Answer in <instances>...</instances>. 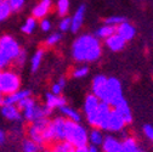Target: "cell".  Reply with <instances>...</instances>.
<instances>
[{"mask_svg":"<svg viewBox=\"0 0 153 152\" xmlns=\"http://www.w3.org/2000/svg\"><path fill=\"white\" fill-rule=\"evenodd\" d=\"M12 9L9 4V0H0V22L5 21L11 15Z\"/></svg>","mask_w":153,"mask_h":152,"instance_id":"25","label":"cell"},{"mask_svg":"<svg viewBox=\"0 0 153 152\" xmlns=\"http://www.w3.org/2000/svg\"><path fill=\"white\" fill-rule=\"evenodd\" d=\"M44 57V50L43 49H39L34 55L30 60V67H32V72H36L38 68L40 67V63H42V60Z\"/></svg>","mask_w":153,"mask_h":152,"instance_id":"26","label":"cell"},{"mask_svg":"<svg viewBox=\"0 0 153 152\" xmlns=\"http://www.w3.org/2000/svg\"><path fill=\"white\" fill-rule=\"evenodd\" d=\"M71 26H72V18H69V17H65L63 20L60 22L59 28H60L62 32H66V31L71 29Z\"/></svg>","mask_w":153,"mask_h":152,"instance_id":"34","label":"cell"},{"mask_svg":"<svg viewBox=\"0 0 153 152\" xmlns=\"http://www.w3.org/2000/svg\"><path fill=\"white\" fill-rule=\"evenodd\" d=\"M40 28H42L44 32L50 31V29H51V23H50V21H49V20H42V22H40Z\"/></svg>","mask_w":153,"mask_h":152,"instance_id":"38","label":"cell"},{"mask_svg":"<svg viewBox=\"0 0 153 152\" xmlns=\"http://www.w3.org/2000/svg\"><path fill=\"white\" fill-rule=\"evenodd\" d=\"M135 152H145V151H142L141 148H139V150H137V151H135Z\"/></svg>","mask_w":153,"mask_h":152,"instance_id":"46","label":"cell"},{"mask_svg":"<svg viewBox=\"0 0 153 152\" xmlns=\"http://www.w3.org/2000/svg\"><path fill=\"white\" fill-rule=\"evenodd\" d=\"M123 99H124V96H123L122 83L117 78H113V77L108 78L107 89H106V94H105V98H103L102 102H106V104L111 105L112 107H114Z\"/></svg>","mask_w":153,"mask_h":152,"instance_id":"3","label":"cell"},{"mask_svg":"<svg viewBox=\"0 0 153 152\" xmlns=\"http://www.w3.org/2000/svg\"><path fill=\"white\" fill-rule=\"evenodd\" d=\"M29 96H30L29 90H18L13 94L6 95L4 100V105H18L23 99L29 98Z\"/></svg>","mask_w":153,"mask_h":152,"instance_id":"13","label":"cell"},{"mask_svg":"<svg viewBox=\"0 0 153 152\" xmlns=\"http://www.w3.org/2000/svg\"><path fill=\"white\" fill-rule=\"evenodd\" d=\"M26 59H27V54H26V51H25V50H21L20 55L17 56V59L15 60V62H16V65H17L18 67H22V66L25 65V62H26Z\"/></svg>","mask_w":153,"mask_h":152,"instance_id":"36","label":"cell"},{"mask_svg":"<svg viewBox=\"0 0 153 152\" xmlns=\"http://www.w3.org/2000/svg\"><path fill=\"white\" fill-rule=\"evenodd\" d=\"M0 49H1V51L6 55V57L10 61H15L22 50L18 43L10 35L0 37Z\"/></svg>","mask_w":153,"mask_h":152,"instance_id":"6","label":"cell"},{"mask_svg":"<svg viewBox=\"0 0 153 152\" xmlns=\"http://www.w3.org/2000/svg\"><path fill=\"white\" fill-rule=\"evenodd\" d=\"M74 147L88 146L89 142V133L86 129L79 124V122H74L66 119V139Z\"/></svg>","mask_w":153,"mask_h":152,"instance_id":"2","label":"cell"},{"mask_svg":"<svg viewBox=\"0 0 153 152\" xmlns=\"http://www.w3.org/2000/svg\"><path fill=\"white\" fill-rule=\"evenodd\" d=\"M122 145H123V152H135L140 148L136 139L132 136H125L124 140L122 141Z\"/></svg>","mask_w":153,"mask_h":152,"instance_id":"23","label":"cell"},{"mask_svg":"<svg viewBox=\"0 0 153 152\" xmlns=\"http://www.w3.org/2000/svg\"><path fill=\"white\" fill-rule=\"evenodd\" d=\"M137 1H143V0H137Z\"/></svg>","mask_w":153,"mask_h":152,"instance_id":"48","label":"cell"},{"mask_svg":"<svg viewBox=\"0 0 153 152\" xmlns=\"http://www.w3.org/2000/svg\"><path fill=\"white\" fill-rule=\"evenodd\" d=\"M125 43H126V42L123 39V38H122L118 33H114V34L111 35L109 38L105 39L106 46H107L111 51H114V52H118V51L123 50L124 46H125Z\"/></svg>","mask_w":153,"mask_h":152,"instance_id":"12","label":"cell"},{"mask_svg":"<svg viewBox=\"0 0 153 152\" xmlns=\"http://www.w3.org/2000/svg\"><path fill=\"white\" fill-rule=\"evenodd\" d=\"M88 150H89V152H100L99 147H97V146H95V145H90V146H88Z\"/></svg>","mask_w":153,"mask_h":152,"instance_id":"40","label":"cell"},{"mask_svg":"<svg viewBox=\"0 0 153 152\" xmlns=\"http://www.w3.org/2000/svg\"><path fill=\"white\" fill-rule=\"evenodd\" d=\"M75 152H89L88 146H83V147H75Z\"/></svg>","mask_w":153,"mask_h":152,"instance_id":"41","label":"cell"},{"mask_svg":"<svg viewBox=\"0 0 153 152\" xmlns=\"http://www.w3.org/2000/svg\"><path fill=\"white\" fill-rule=\"evenodd\" d=\"M52 152H75V147L67 140L56 141L51 148Z\"/></svg>","mask_w":153,"mask_h":152,"instance_id":"22","label":"cell"},{"mask_svg":"<svg viewBox=\"0 0 153 152\" xmlns=\"http://www.w3.org/2000/svg\"><path fill=\"white\" fill-rule=\"evenodd\" d=\"M43 152H52V151H51V150H44Z\"/></svg>","mask_w":153,"mask_h":152,"instance_id":"45","label":"cell"},{"mask_svg":"<svg viewBox=\"0 0 153 152\" xmlns=\"http://www.w3.org/2000/svg\"><path fill=\"white\" fill-rule=\"evenodd\" d=\"M88 73H89V68L86 66H80V67H76L72 74L74 78H84L85 75H88Z\"/></svg>","mask_w":153,"mask_h":152,"instance_id":"31","label":"cell"},{"mask_svg":"<svg viewBox=\"0 0 153 152\" xmlns=\"http://www.w3.org/2000/svg\"><path fill=\"white\" fill-rule=\"evenodd\" d=\"M102 46L96 35L84 34L79 37L72 46L73 59L78 62H95L101 57Z\"/></svg>","mask_w":153,"mask_h":152,"instance_id":"1","label":"cell"},{"mask_svg":"<svg viewBox=\"0 0 153 152\" xmlns=\"http://www.w3.org/2000/svg\"><path fill=\"white\" fill-rule=\"evenodd\" d=\"M46 106L50 107L51 110L53 108H62L63 106H66V99L63 96H61V95H55V94H46Z\"/></svg>","mask_w":153,"mask_h":152,"instance_id":"18","label":"cell"},{"mask_svg":"<svg viewBox=\"0 0 153 152\" xmlns=\"http://www.w3.org/2000/svg\"><path fill=\"white\" fill-rule=\"evenodd\" d=\"M0 86H1V92L5 95L18 91L21 86L18 74L13 71H0Z\"/></svg>","mask_w":153,"mask_h":152,"instance_id":"4","label":"cell"},{"mask_svg":"<svg viewBox=\"0 0 153 152\" xmlns=\"http://www.w3.org/2000/svg\"><path fill=\"white\" fill-rule=\"evenodd\" d=\"M61 112L62 115L67 118V119H71V121H74V122H80L82 117H80V113L78 111H75L74 108L72 107H68V106H63L61 108Z\"/></svg>","mask_w":153,"mask_h":152,"instance_id":"24","label":"cell"},{"mask_svg":"<svg viewBox=\"0 0 153 152\" xmlns=\"http://www.w3.org/2000/svg\"><path fill=\"white\" fill-rule=\"evenodd\" d=\"M102 152H123L122 141L112 135L105 136L102 144Z\"/></svg>","mask_w":153,"mask_h":152,"instance_id":"11","label":"cell"},{"mask_svg":"<svg viewBox=\"0 0 153 152\" xmlns=\"http://www.w3.org/2000/svg\"><path fill=\"white\" fill-rule=\"evenodd\" d=\"M4 100H5V98H3L1 94H0V106H4Z\"/></svg>","mask_w":153,"mask_h":152,"instance_id":"44","label":"cell"},{"mask_svg":"<svg viewBox=\"0 0 153 152\" xmlns=\"http://www.w3.org/2000/svg\"><path fill=\"white\" fill-rule=\"evenodd\" d=\"M125 21V18L122 16H111L107 17L105 20V25H109V26H114V27H118L120 23H123Z\"/></svg>","mask_w":153,"mask_h":152,"instance_id":"30","label":"cell"},{"mask_svg":"<svg viewBox=\"0 0 153 152\" xmlns=\"http://www.w3.org/2000/svg\"><path fill=\"white\" fill-rule=\"evenodd\" d=\"M107 82H108V78L102 74L96 75V77L92 79V94L96 95L101 101L105 98L106 89H107Z\"/></svg>","mask_w":153,"mask_h":152,"instance_id":"9","label":"cell"},{"mask_svg":"<svg viewBox=\"0 0 153 152\" xmlns=\"http://www.w3.org/2000/svg\"><path fill=\"white\" fill-rule=\"evenodd\" d=\"M143 135L149 140V141H152L153 142V127L151 125V124H146V125H143Z\"/></svg>","mask_w":153,"mask_h":152,"instance_id":"35","label":"cell"},{"mask_svg":"<svg viewBox=\"0 0 153 152\" xmlns=\"http://www.w3.org/2000/svg\"><path fill=\"white\" fill-rule=\"evenodd\" d=\"M4 141H5V134H4L3 130H0V144L4 142Z\"/></svg>","mask_w":153,"mask_h":152,"instance_id":"42","label":"cell"},{"mask_svg":"<svg viewBox=\"0 0 153 152\" xmlns=\"http://www.w3.org/2000/svg\"><path fill=\"white\" fill-rule=\"evenodd\" d=\"M49 122H50V119H48V118H43V119H39V121L32 122L30 127L28 128V136H29V139L33 140L36 144L43 145L44 144V136H43L44 129L46 128Z\"/></svg>","mask_w":153,"mask_h":152,"instance_id":"7","label":"cell"},{"mask_svg":"<svg viewBox=\"0 0 153 152\" xmlns=\"http://www.w3.org/2000/svg\"><path fill=\"white\" fill-rule=\"evenodd\" d=\"M35 20H36L35 17H29V18H27L26 22H25V25H23L22 28H21L22 32L26 33V34H30V33L35 29V26H36Z\"/></svg>","mask_w":153,"mask_h":152,"instance_id":"27","label":"cell"},{"mask_svg":"<svg viewBox=\"0 0 153 152\" xmlns=\"http://www.w3.org/2000/svg\"><path fill=\"white\" fill-rule=\"evenodd\" d=\"M1 115L9 121H20L21 110L15 105H4L1 108Z\"/></svg>","mask_w":153,"mask_h":152,"instance_id":"17","label":"cell"},{"mask_svg":"<svg viewBox=\"0 0 153 152\" xmlns=\"http://www.w3.org/2000/svg\"><path fill=\"white\" fill-rule=\"evenodd\" d=\"M100 104H101V100L94 94H89L85 98V102H84L85 117L88 123L92 128H96V124H97V113H99Z\"/></svg>","mask_w":153,"mask_h":152,"instance_id":"5","label":"cell"},{"mask_svg":"<svg viewBox=\"0 0 153 152\" xmlns=\"http://www.w3.org/2000/svg\"><path fill=\"white\" fill-rule=\"evenodd\" d=\"M62 89H63V88H62L59 83H56V84H53V85H52V88H51V92H52V94H55V95H61Z\"/></svg>","mask_w":153,"mask_h":152,"instance_id":"39","label":"cell"},{"mask_svg":"<svg viewBox=\"0 0 153 152\" xmlns=\"http://www.w3.org/2000/svg\"><path fill=\"white\" fill-rule=\"evenodd\" d=\"M10 62H11V61L6 57V55L1 51V49H0V71L4 69L5 67H7Z\"/></svg>","mask_w":153,"mask_h":152,"instance_id":"37","label":"cell"},{"mask_svg":"<svg viewBox=\"0 0 153 152\" xmlns=\"http://www.w3.org/2000/svg\"><path fill=\"white\" fill-rule=\"evenodd\" d=\"M51 5H52L51 0H42V1H39L33 9V17L44 18L51 10Z\"/></svg>","mask_w":153,"mask_h":152,"instance_id":"15","label":"cell"},{"mask_svg":"<svg viewBox=\"0 0 153 152\" xmlns=\"http://www.w3.org/2000/svg\"><path fill=\"white\" fill-rule=\"evenodd\" d=\"M26 0H9V4L12 9V11H20L23 5H25Z\"/></svg>","mask_w":153,"mask_h":152,"instance_id":"33","label":"cell"},{"mask_svg":"<svg viewBox=\"0 0 153 152\" xmlns=\"http://www.w3.org/2000/svg\"><path fill=\"white\" fill-rule=\"evenodd\" d=\"M126 125V122L124 119V117L120 115V113L112 108V112H111V116H109V121H108V128L107 130L109 131H113V133H119L122 131Z\"/></svg>","mask_w":153,"mask_h":152,"instance_id":"8","label":"cell"},{"mask_svg":"<svg viewBox=\"0 0 153 152\" xmlns=\"http://www.w3.org/2000/svg\"><path fill=\"white\" fill-rule=\"evenodd\" d=\"M69 9V1L68 0H59L57 1V13L60 16H66Z\"/></svg>","mask_w":153,"mask_h":152,"instance_id":"29","label":"cell"},{"mask_svg":"<svg viewBox=\"0 0 153 152\" xmlns=\"http://www.w3.org/2000/svg\"><path fill=\"white\" fill-rule=\"evenodd\" d=\"M84 16H85V6L82 5L78 7V10L75 11V13L72 17V26H71V31L72 32H78L84 22Z\"/></svg>","mask_w":153,"mask_h":152,"instance_id":"16","label":"cell"},{"mask_svg":"<svg viewBox=\"0 0 153 152\" xmlns=\"http://www.w3.org/2000/svg\"><path fill=\"white\" fill-rule=\"evenodd\" d=\"M57 83H59V84H60L62 88H65V85H66V79H65V78H60V79H59V82H57Z\"/></svg>","mask_w":153,"mask_h":152,"instance_id":"43","label":"cell"},{"mask_svg":"<svg viewBox=\"0 0 153 152\" xmlns=\"http://www.w3.org/2000/svg\"><path fill=\"white\" fill-rule=\"evenodd\" d=\"M55 134H56V141H62L66 139V119L62 117H57L51 121Z\"/></svg>","mask_w":153,"mask_h":152,"instance_id":"14","label":"cell"},{"mask_svg":"<svg viewBox=\"0 0 153 152\" xmlns=\"http://www.w3.org/2000/svg\"><path fill=\"white\" fill-rule=\"evenodd\" d=\"M117 33L123 38L125 42H130L134 39V37L136 34V28L134 25H131L128 21H124L117 27Z\"/></svg>","mask_w":153,"mask_h":152,"instance_id":"10","label":"cell"},{"mask_svg":"<svg viewBox=\"0 0 153 152\" xmlns=\"http://www.w3.org/2000/svg\"><path fill=\"white\" fill-rule=\"evenodd\" d=\"M23 151L25 152H40V145L28 139L23 142Z\"/></svg>","mask_w":153,"mask_h":152,"instance_id":"28","label":"cell"},{"mask_svg":"<svg viewBox=\"0 0 153 152\" xmlns=\"http://www.w3.org/2000/svg\"><path fill=\"white\" fill-rule=\"evenodd\" d=\"M113 108L117 110V111L120 113V115L124 117L126 124H130V123L132 122V113H131V110H130V107H129V104H128V101H126L125 99H123L120 102H118Z\"/></svg>","mask_w":153,"mask_h":152,"instance_id":"19","label":"cell"},{"mask_svg":"<svg viewBox=\"0 0 153 152\" xmlns=\"http://www.w3.org/2000/svg\"><path fill=\"white\" fill-rule=\"evenodd\" d=\"M60 39H61V34H60V33H52V34H50V35L48 37V39H46V45L52 46V45H55V44L59 43Z\"/></svg>","mask_w":153,"mask_h":152,"instance_id":"32","label":"cell"},{"mask_svg":"<svg viewBox=\"0 0 153 152\" xmlns=\"http://www.w3.org/2000/svg\"><path fill=\"white\" fill-rule=\"evenodd\" d=\"M114 33H117V27L109 26V25H105V26L100 27V28L96 31L95 35H96L97 38H100V39H107V38H109V37L113 35Z\"/></svg>","mask_w":153,"mask_h":152,"instance_id":"21","label":"cell"},{"mask_svg":"<svg viewBox=\"0 0 153 152\" xmlns=\"http://www.w3.org/2000/svg\"><path fill=\"white\" fill-rule=\"evenodd\" d=\"M102 129H99V128H94L90 133H89V141L91 145H95V146H102L103 144V140H105V136L102 134Z\"/></svg>","mask_w":153,"mask_h":152,"instance_id":"20","label":"cell"},{"mask_svg":"<svg viewBox=\"0 0 153 152\" xmlns=\"http://www.w3.org/2000/svg\"><path fill=\"white\" fill-rule=\"evenodd\" d=\"M0 94H3V92H1V86H0Z\"/></svg>","mask_w":153,"mask_h":152,"instance_id":"47","label":"cell"}]
</instances>
